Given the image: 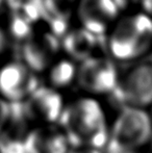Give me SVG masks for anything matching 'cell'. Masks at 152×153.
I'll return each instance as SVG.
<instances>
[{"mask_svg":"<svg viewBox=\"0 0 152 153\" xmlns=\"http://www.w3.org/2000/svg\"><path fill=\"white\" fill-rule=\"evenodd\" d=\"M71 150L104 151L110 121L101 99L80 94L67 100L59 122Z\"/></svg>","mask_w":152,"mask_h":153,"instance_id":"6da1fadb","label":"cell"},{"mask_svg":"<svg viewBox=\"0 0 152 153\" xmlns=\"http://www.w3.org/2000/svg\"><path fill=\"white\" fill-rule=\"evenodd\" d=\"M106 44L113 61H140L152 49V18L145 13L122 15L108 32Z\"/></svg>","mask_w":152,"mask_h":153,"instance_id":"7a4b0ae2","label":"cell"},{"mask_svg":"<svg viewBox=\"0 0 152 153\" xmlns=\"http://www.w3.org/2000/svg\"><path fill=\"white\" fill-rule=\"evenodd\" d=\"M152 141V120L148 109L122 107L110 121L104 153L145 151Z\"/></svg>","mask_w":152,"mask_h":153,"instance_id":"3957f363","label":"cell"},{"mask_svg":"<svg viewBox=\"0 0 152 153\" xmlns=\"http://www.w3.org/2000/svg\"><path fill=\"white\" fill-rule=\"evenodd\" d=\"M120 76L115 61L110 57L95 54L78 62L76 85L81 94L100 99L114 94Z\"/></svg>","mask_w":152,"mask_h":153,"instance_id":"277c9868","label":"cell"},{"mask_svg":"<svg viewBox=\"0 0 152 153\" xmlns=\"http://www.w3.org/2000/svg\"><path fill=\"white\" fill-rule=\"evenodd\" d=\"M110 97L122 107L149 109L152 105V62H138L120 76Z\"/></svg>","mask_w":152,"mask_h":153,"instance_id":"5b68a950","label":"cell"},{"mask_svg":"<svg viewBox=\"0 0 152 153\" xmlns=\"http://www.w3.org/2000/svg\"><path fill=\"white\" fill-rule=\"evenodd\" d=\"M63 93L46 85H41L28 98L19 105V109L28 127L59 124L65 108Z\"/></svg>","mask_w":152,"mask_h":153,"instance_id":"8992f818","label":"cell"},{"mask_svg":"<svg viewBox=\"0 0 152 153\" xmlns=\"http://www.w3.org/2000/svg\"><path fill=\"white\" fill-rule=\"evenodd\" d=\"M41 85L37 73L22 61L0 66V97L10 104L22 103Z\"/></svg>","mask_w":152,"mask_h":153,"instance_id":"52a82bcc","label":"cell"},{"mask_svg":"<svg viewBox=\"0 0 152 153\" xmlns=\"http://www.w3.org/2000/svg\"><path fill=\"white\" fill-rule=\"evenodd\" d=\"M119 17L114 0H79L77 5L81 28L95 36L110 31Z\"/></svg>","mask_w":152,"mask_h":153,"instance_id":"ba28073f","label":"cell"},{"mask_svg":"<svg viewBox=\"0 0 152 153\" xmlns=\"http://www.w3.org/2000/svg\"><path fill=\"white\" fill-rule=\"evenodd\" d=\"M25 153H70L71 147L59 124L30 127L23 139Z\"/></svg>","mask_w":152,"mask_h":153,"instance_id":"9c48e42d","label":"cell"},{"mask_svg":"<svg viewBox=\"0 0 152 153\" xmlns=\"http://www.w3.org/2000/svg\"><path fill=\"white\" fill-rule=\"evenodd\" d=\"M57 48L52 40L29 38L23 48V62L37 74H42L57 59Z\"/></svg>","mask_w":152,"mask_h":153,"instance_id":"30bf717a","label":"cell"},{"mask_svg":"<svg viewBox=\"0 0 152 153\" xmlns=\"http://www.w3.org/2000/svg\"><path fill=\"white\" fill-rule=\"evenodd\" d=\"M78 64L69 57H57L47 69L46 85L63 93L73 85H76Z\"/></svg>","mask_w":152,"mask_h":153,"instance_id":"8fae6325","label":"cell"},{"mask_svg":"<svg viewBox=\"0 0 152 153\" xmlns=\"http://www.w3.org/2000/svg\"><path fill=\"white\" fill-rule=\"evenodd\" d=\"M95 34L81 28L74 30L66 38L63 46L64 50L68 54L67 57L77 64L89 57L95 55L94 47H95Z\"/></svg>","mask_w":152,"mask_h":153,"instance_id":"7c38bea8","label":"cell"},{"mask_svg":"<svg viewBox=\"0 0 152 153\" xmlns=\"http://www.w3.org/2000/svg\"><path fill=\"white\" fill-rule=\"evenodd\" d=\"M12 114L13 105L0 97V135L3 134L10 126Z\"/></svg>","mask_w":152,"mask_h":153,"instance_id":"4fadbf2b","label":"cell"},{"mask_svg":"<svg viewBox=\"0 0 152 153\" xmlns=\"http://www.w3.org/2000/svg\"><path fill=\"white\" fill-rule=\"evenodd\" d=\"M6 47V34L5 31L0 27V53L5 50Z\"/></svg>","mask_w":152,"mask_h":153,"instance_id":"5bb4252c","label":"cell"},{"mask_svg":"<svg viewBox=\"0 0 152 153\" xmlns=\"http://www.w3.org/2000/svg\"><path fill=\"white\" fill-rule=\"evenodd\" d=\"M70 153H104L101 150H90V149H79V150H71Z\"/></svg>","mask_w":152,"mask_h":153,"instance_id":"9a60e30c","label":"cell"},{"mask_svg":"<svg viewBox=\"0 0 152 153\" xmlns=\"http://www.w3.org/2000/svg\"><path fill=\"white\" fill-rule=\"evenodd\" d=\"M145 152L146 153H152V141H151V143L149 144V146L146 148V150H145Z\"/></svg>","mask_w":152,"mask_h":153,"instance_id":"2e32d148","label":"cell"},{"mask_svg":"<svg viewBox=\"0 0 152 153\" xmlns=\"http://www.w3.org/2000/svg\"><path fill=\"white\" fill-rule=\"evenodd\" d=\"M149 115H150V117H151V120H152V105L150 107H149Z\"/></svg>","mask_w":152,"mask_h":153,"instance_id":"e0dca14e","label":"cell"},{"mask_svg":"<svg viewBox=\"0 0 152 153\" xmlns=\"http://www.w3.org/2000/svg\"><path fill=\"white\" fill-rule=\"evenodd\" d=\"M2 4H3V0H0V6H1Z\"/></svg>","mask_w":152,"mask_h":153,"instance_id":"ac0fdd59","label":"cell"},{"mask_svg":"<svg viewBox=\"0 0 152 153\" xmlns=\"http://www.w3.org/2000/svg\"><path fill=\"white\" fill-rule=\"evenodd\" d=\"M134 153H146L145 151H141V152H134Z\"/></svg>","mask_w":152,"mask_h":153,"instance_id":"d6986e66","label":"cell"}]
</instances>
